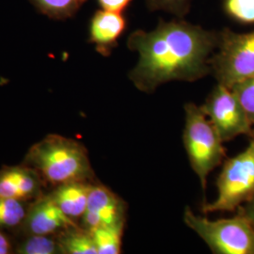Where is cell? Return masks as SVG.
<instances>
[{"mask_svg": "<svg viewBox=\"0 0 254 254\" xmlns=\"http://www.w3.org/2000/svg\"><path fill=\"white\" fill-rule=\"evenodd\" d=\"M183 218L213 254H254V225L239 209L233 218L210 220L186 207Z\"/></svg>", "mask_w": 254, "mask_h": 254, "instance_id": "obj_4", "label": "cell"}, {"mask_svg": "<svg viewBox=\"0 0 254 254\" xmlns=\"http://www.w3.org/2000/svg\"><path fill=\"white\" fill-rule=\"evenodd\" d=\"M91 185L86 181L70 182L60 185L54 193L56 203L69 218H82L87 205Z\"/></svg>", "mask_w": 254, "mask_h": 254, "instance_id": "obj_11", "label": "cell"}, {"mask_svg": "<svg viewBox=\"0 0 254 254\" xmlns=\"http://www.w3.org/2000/svg\"><path fill=\"white\" fill-rule=\"evenodd\" d=\"M0 198L23 199L11 170L0 175Z\"/></svg>", "mask_w": 254, "mask_h": 254, "instance_id": "obj_21", "label": "cell"}, {"mask_svg": "<svg viewBox=\"0 0 254 254\" xmlns=\"http://www.w3.org/2000/svg\"><path fill=\"white\" fill-rule=\"evenodd\" d=\"M228 16L241 24H254V0H224Z\"/></svg>", "mask_w": 254, "mask_h": 254, "instance_id": "obj_17", "label": "cell"}, {"mask_svg": "<svg viewBox=\"0 0 254 254\" xmlns=\"http://www.w3.org/2000/svg\"><path fill=\"white\" fill-rule=\"evenodd\" d=\"M19 254H54L62 253L60 243L54 239L43 235H34L20 247Z\"/></svg>", "mask_w": 254, "mask_h": 254, "instance_id": "obj_16", "label": "cell"}, {"mask_svg": "<svg viewBox=\"0 0 254 254\" xmlns=\"http://www.w3.org/2000/svg\"><path fill=\"white\" fill-rule=\"evenodd\" d=\"M238 209L245 215L254 227V195L252 197V199H250L246 202L244 206H240Z\"/></svg>", "mask_w": 254, "mask_h": 254, "instance_id": "obj_23", "label": "cell"}, {"mask_svg": "<svg viewBox=\"0 0 254 254\" xmlns=\"http://www.w3.org/2000/svg\"><path fill=\"white\" fill-rule=\"evenodd\" d=\"M9 246L8 239L0 233V254H9Z\"/></svg>", "mask_w": 254, "mask_h": 254, "instance_id": "obj_24", "label": "cell"}, {"mask_svg": "<svg viewBox=\"0 0 254 254\" xmlns=\"http://www.w3.org/2000/svg\"><path fill=\"white\" fill-rule=\"evenodd\" d=\"M40 12L50 18L64 20L73 16L87 0H29Z\"/></svg>", "mask_w": 254, "mask_h": 254, "instance_id": "obj_13", "label": "cell"}, {"mask_svg": "<svg viewBox=\"0 0 254 254\" xmlns=\"http://www.w3.org/2000/svg\"><path fill=\"white\" fill-rule=\"evenodd\" d=\"M211 73L229 89L254 75V31H218V45L210 59Z\"/></svg>", "mask_w": 254, "mask_h": 254, "instance_id": "obj_5", "label": "cell"}, {"mask_svg": "<svg viewBox=\"0 0 254 254\" xmlns=\"http://www.w3.org/2000/svg\"><path fill=\"white\" fill-rule=\"evenodd\" d=\"M26 211L17 199L0 198V226L14 227L24 219Z\"/></svg>", "mask_w": 254, "mask_h": 254, "instance_id": "obj_15", "label": "cell"}, {"mask_svg": "<svg viewBox=\"0 0 254 254\" xmlns=\"http://www.w3.org/2000/svg\"><path fill=\"white\" fill-rule=\"evenodd\" d=\"M61 251L68 254H98L91 232L84 228L80 230L74 226L68 231L60 241Z\"/></svg>", "mask_w": 254, "mask_h": 254, "instance_id": "obj_12", "label": "cell"}, {"mask_svg": "<svg viewBox=\"0 0 254 254\" xmlns=\"http://www.w3.org/2000/svg\"><path fill=\"white\" fill-rule=\"evenodd\" d=\"M74 226L73 219L66 216L54 198H46L32 208L27 219V227L33 235L48 236L60 229Z\"/></svg>", "mask_w": 254, "mask_h": 254, "instance_id": "obj_10", "label": "cell"}, {"mask_svg": "<svg viewBox=\"0 0 254 254\" xmlns=\"http://www.w3.org/2000/svg\"><path fill=\"white\" fill-rule=\"evenodd\" d=\"M232 91L247 112V115L254 127V75L234 86Z\"/></svg>", "mask_w": 254, "mask_h": 254, "instance_id": "obj_19", "label": "cell"}, {"mask_svg": "<svg viewBox=\"0 0 254 254\" xmlns=\"http://www.w3.org/2000/svg\"><path fill=\"white\" fill-rule=\"evenodd\" d=\"M218 196L203 213L234 212L254 195V138L243 152L225 160L217 181Z\"/></svg>", "mask_w": 254, "mask_h": 254, "instance_id": "obj_6", "label": "cell"}, {"mask_svg": "<svg viewBox=\"0 0 254 254\" xmlns=\"http://www.w3.org/2000/svg\"><path fill=\"white\" fill-rule=\"evenodd\" d=\"M125 226H103L90 231L98 254H119Z\"/></svg>", "mask_w": 254, "mask_h": 254, "instance_id": "obj_14", "label": "cell"}, {"mask_svg": "<svg viewBox=\"0 0 254 254\" xmlns=\"http://www.w3.org/2000/svg\"><path fill=\"white\" fill-rule=\"evenodd\" d=\"M132 0H98L102 9L122 13L130 5Z\"/></svg>", "mask_w": 254, "mask_h": 254, "instance_id": "obj_22", "label": "cell"}, {"mask_svg": "<svg viewBox=\"0 0 254 254\" xmlns=\"http://www.w3.org/2000/svg\"><path fill=\"white\" fill-rule=\"evenodd\" d=\"M27 161L52 184L88 181L93 176L85 147L61 136H47L28 153Z\"/></svg>", "mask_w": 254, "mask_h": 254, "instance_id": "obj_2", "label": "cell"}, {"mask_svg": "<svg viewBox=\"0 0 254 254\" xmlns=\"http://www.w3.org/2000/svg\"><path fill=\"white\" fill-rule=\"evenodd\" d=\"M184 146L191 168L205 190L207 177L225 157L223 141L206 115L193 103L185 105Z\"/></svg>", "mask_w": 254, "mask_h": 254, "instance_id": "obj_3", "label": "cell"}, {"mask_svg": "<svg viewBox=\"0 0 254 254\" xmlns=\"http://www.w3.org/2000/svg\"><path fill=\"white\" fill-rule=\"evenodd\" d=\"M127 204L104 186L91 185L87 209L82 216L88 231L103 226H125Z\"/></svg>", "mask_w": 254, "mask_h": 254, "instance_id": "obj_8", "label": "cell"}, {"mask_svg": "<svg viewBox=\"0 0 254 254\" xmlns=\"http://www.w3.org/2000/svg\"><path fill=\"white\" fill-rule=\"evenodd\" d=\"M127 25V20L120 12L97 10L91 18L90 41L95 45L99 53L107 56L117 46Z\"/></svg>", "mask_w": 254, "mask_h": 254, "instance_id": "obj_9", "label": "cell"}, {"mask_svg": "<svg viewBox=\"0 0 254 254\" xmlns=\"http://www.w3.org/2000/svg\"><path fill=\"white\" fill-rule=\"evenodd\" d=\"M147 8L152 10H163L183 19L190 10L193 0H144Z\"/></svg>", "mask_w": 254, "mask_h": 254, "instance_id": "obj_18", "label": "cell"}, {"mask_svg": "<svg viewBox=\"0 0 254 254\" xmlns=\"http://www.w3.org/2000/svg\"><path fill=\"white\" fill-rule=\"evenodd\" d=\"M11 173L18 186L20 192L23 198H27L28 196L33 195L37 190V180L27 170L22 169H12Z\"/></svg>", "mask_w": 254, "mask_h": 254, "instance_id": "obj_20", "label": "cell"}, {"mask_svg": "<svg viewBox=\"0 0 254 254\" xmlns=\"http://www.w3.org/2000/svg\"><path fill=\"white\" fill-rule=\"evenodd\" d=\"M218 45V31L181 18L160 19L151 31L130 34L127 47L137 53L129 79L138 91L153 93L172 81L194 82L211 73L210 59Z\"/></svg>", "mask_w": 254, "mask_h": 254, "instance_id": "obj_1", "label": "cell"}, {"mask_svg": "<svg viewBox=\"0 0 254 254\" xmlns=\"http://www.w3.org/2000/svg\"><path fill=\"white\" fill-rule=\"evenodd\" d=\"M200 109L223 142L239 136L254 138V125L235 92L227 87L218 83Z\"/></svg>", "mask_w": 254, "mask_h": 254, "instance_id": "obj_7", "label": "cell"}]
</instances>
